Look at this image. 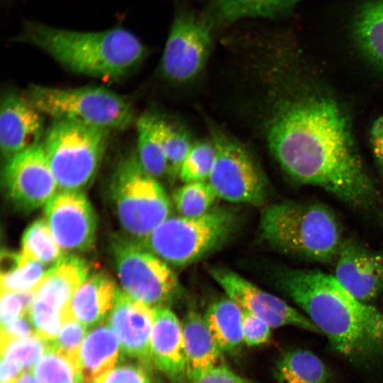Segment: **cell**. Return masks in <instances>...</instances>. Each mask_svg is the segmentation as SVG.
<instances>
[{"label": "cell", "mask_w": 383, "mask_h": 383, "mask_svg": "<svg viewBox=\"0 0 383 383\" xmlns=\"http://www.w3.org/2000/svg\"><path fill=\"white\" fill-rule=\"evenodd\" d=\"M241 111L280 167L355 210L383 216V196L368 173L344 108L312 83L300 62L277 45L239 65Z\"/></svg>", "instance_id": "6da1fadb"}, {"label": "cell", "mask_w": 383, "mask_h": 383, "mask_svg": "<svg viewBox=\"0 0 383 383\" xmlns=\"http://www.w3.org/2000/svg\"><path fill=\"white\" fill-rule=\"evenodd\" d=\"M273 281L335 352L362 367L383 360V312L356 299L334 276L317 269L282 267L274 272Z\"/></svg>", "instance_id": "7a4b0ae2"}, {"label": "cell", "mask_w": 383, "mask_h": 383, "mask_svg": "<svg viewBox=\"0 0 383 383\" xmlns=\"http://www.w3.org/2000/svg\"><path fill=\"white\" fill-rule=\"evenodd\" d=\"M13 40L39 48L69 71L103 80L125 77L148 53L133 33L119 26L80 31L28 21Z\"/></svg>", "instance_id": "3957f363"}, {"label": "cell", "mask_w": 383, "mask_h": 383, "mask_svg": "<svg viewBox=\"0 0 383 383\" xmlns=\"http://www.w3.org/2000/svg\"><path fill=\"white\" fill-rule=\"evenodd\" d=\"M260 226L274 250L309 262H335L344 240L338 218L319 202L270 204L261 213Z\"/></svg>", "instance_id": "277c9868"}, {"label": "cell", "mask_w": 383, "mask_h": 383, "mask_svg": "<svg viewBox=\"0 0 383 383\" xmlns=\"http://www.w3.org/2000/svg\"><path fill=\"white\" fill-rule=\"evenodd\" d=\"M235 213L223 207L196 217H168L138 241L146 250L174 266L189 265L221 246L237 224Z\"/></svg>", "instance_id": "5b68a950"}, {"label": "cell", "mask_w": 383, "mask_h": 383, "mask_svg": "<svg viewBox=\"0 0 383 383\" xmlns=\"http://www.w3.org/2000/svg\"><path fill=\"white\" fill-rule=\"evenodd\" d=\"M110 130L56 119L43 147L60 191L80 192L94 178L106 151Z\"/></svg>", "instance_id": "8992f818"}, {"label": "cell", "mask_w": 383, "mask_h": 383, "mask_svg": "<svg viewBox=\"0 0 383 383\" xmlns=\"http://www.w3.org/2000/svg\"><path fill=\"white\" fill-rule=\"evenodd\" d=\"M110 196L121 227L136 241L147 237L170 216L168 195L158 179L145 171L137 154L131 153L118 162Z\"/></svg>", "instance_id": "52a82bcc"}, {"label": "cell", "mask_w": 383, "mask_h": 383, "mask_svg": "<svg viewBox=\"0 0 383 383\" xmlns=\"http://www.w3.org/2000/svg\"><path fill=\"white\" fill-rule=\"evenodd\" d=\"M23 96L40 113L108 130L124 129L133 120L128 99L103 87L59 88L30 84Z\"/></svg>", "instance_id": "ba28073f"}, {"label": "cell", "mask_w": 383, "mask_h": 383, "mask_svg": "<svg viewBox=\"0 0 383 383\" xmlns=\"http://www.w3.org/2000/svg\"><path fill=\"white\" fill-rule=\"evenodd\" d=\"M116 272L128 296L152 308L167 306L182 292L179 282L168 265L128 236L111 241Z\"/></svg>", "instance_id": "9c48e42d"}, {"label": "cell", "mask_w": 383, "mask_h": 383, "mask_svg": "<svg viewBox=\"0 0 383 383\" xmlns=\"http://www.w3.org/2000/svg\"><path fill=\"white\" fill-rule=\"evenodd\" d=\"M210 131L216 157L208 182L217 196L231 202L262 204L267 184L252 153L220 128L211 126Z\"/></svg>", "instance_id": "30bf717a"}, {"label": "cell", "mask_w": 383, "mask_h": 383, "mask_svg": "<svg viewBox=\"0 0 383 383\" xmlns=\"http://www.w3.org/2000/svg\"><path fill=\"white\" fill-rule=\"evenodd\" d=\"M87 262L74 254L64 255L35 288L29 317L36 335L51 342L55 339L70 311L71 299L89 276Z\"/></svg>", "instance_id": "8fae6325"}, {"label": "cell", "mask_w": 383, "mask_h": 383, "mask_svg": "<svg viewBox=\"0 0 383 383\" xmlns=\"http://www.w3.org/2000/svg\"><path fill=\"white\" fill-rule=\"evenodd\" d=\"M212 25L191 11L175 15L160 61V72L169 82L182 85L204 71L212 48Z\"/></svg>", "instance_id": "7c38bea8"}, {"label": "cell", "mask_w": 383, "mask_h": 383, "mask_svg": "<svg viewBox=\"0 0 383 383\" xmlns=\"http://www.w3.org/2000/svg\"><path fill=\"white\" fill-rule=\"evenodd\" d=\"M2 182L9 200L23 213L45 205L58 189L41 143L5 161Z\"/></svg>", "instance_id": "4fadbf2b"}, {"label": "cell", "mask_w": 383, "mask_h": 383, "mask_svg": "<svg viewBox=\"0 0 383 383\" xmlns=\"http://www.w3.org/2000/svg\"><path fill=\"white\" fill-rule=\"evenodd\" d=\"M209 272L228 297L238 304L242 309L263 320L271 328L292 326L312 333H321L306 316L278 296L260 289L233 270L214 267L210 268Z\"/></svg>", "instance_id": "5bb4252c"}, {"label": "cell", "mask_w": 383, "mask_h": 383, "mask_svg": "<svg viewBox=\"0 0 383 383\" xmlns=\"http://www.w3.org/2000/svg\"><path fill=\"white\" fill-rule=\"evenodd\" d=\"M45 221L60 248L87 251L95 240L96 218L87 197L79 191H59L45 205Z\"/></svg>", "instance_id": "9a60e30c"}, {"label": "cell", "mask_w": 383, "mask_h": 383, "mask_svg": "<svg viewBox=\"0 0 383 383\" xmlns=\"http://www.w3.org/2000/svg\"><path fill=\"white\" fill-rule=\"evenodd\" d=\"M334 277L353 296L367 304L383 295V252L354 238H344Z\"/></svg>", "instance_id": "2e32d148"}, {"label": "cell", "mask_w": 383, "mask_h": 383, "mask_svg": "<svg viewBox=\"0 0 383 383\" xmlns=\"http://www.w3.org/2000/svg\"><path fill=\"white\" fill-rule=\"evenodd\" d=\"M152 321L151 307L118 289L107 323L118 337L123 357L150 365Z\"/></svg>", "instance_id": "e0dca14e"}, {"label": "cell", "mask_w": 383, "mask_h": 383, "mask_svg": "<svg viewBox=\"0 0 383 383\" xmlns=\"http://www.w3.org/2000/svg\"><path fill=\"white\" fill-rule=\"evenodd\" d=\"M43 114L23 96L13 91L1 99L0 148L5 161L40 143Z\"/></svg>", "instance_id": "ac0fdd59"}, {"label": "cell", "mask_w": 383, "mask_h": 383, "mask_svg": "<svg viewBox=\"0 0 383 383\" xmlns=\"http://www.w3.org/2000/svg\"><path fill=\"white\" fill-rule=\"evenodd\" d=\"M151 362L171 383L187 380L182 323L167 306L152 308Z\"/></svg>", "instance_id": "d6986e66"}, {"label": "cell", "mask_w": 383, "mask_h": 383, "mask_svg": "<svg viewBox=\"0 0 383 383\" xmlns=\"http://www.w3.org/2000/svg\"><path fill=\"white\" fill-rule=\"evenodd\" d=\"M187 380L193 382L217 366L221 353L202 317L189 311L182 322Z\"/></svg>", "instance_id": "ffe728a7"}, {"label": "cell", "mask_w": 383, "mask_h": 383, "mask_svg": "<svg viewBox=\"0 0 383 383\" xmlns=\"http://www.w3.org/2000/svg\"><path fill=\"white\" fill-rule=\"evenodd\" d=\"M118 289L106 273L88 276L74 293L70 303L72 316L86 327L102 323L110 313Z\"/></svg>", "instance_id": "44dd1931"}, {"label": "cell", "mask_w": 383, "mask_h": 383, "mask_svg": "<svg viewBox=\"0 0 383 383\" xmlns=\"http://www.w3.org/2000/svg\"><path fill=\"white\" fill-rule=\"evenodd\" d=\"M119 353L118 337L107 322L94 328L80 348L78 367L82 383H94L112 370Z\"/></svg>", "instance_id": "7402d4cb"}, {"label": "cell", "mask_w": 383, "mask_h": 383, "mask_svg": "<svg viewBox=\"0 0 383 383\" xmlns=\"http://www.w3.org/2000/svg\"><path fill=\"white\" fill-rule=\"evenodd\" d=\"M210 333L221 353L238 350L243 341L242 309L229 297L212 302L204 316Z\"/></svg>", "instance_id": "603a6c76"}, {"label": "cell", "mask_w": 383, "mask_h": 383, "mask_svg": "<svg viewBox=\"0 0 383 383\" xmlns=\"http://www.w3.org/2000/svg\"><path fill=\"white\" fill-rule=\"evenodd\" d=\"M296 0H209L211 25L227 26L248 18H274Z\"/></svg>", "instance_id": "cb8c5ba5"}, {"label": "cell", "mask_w": 383, "mask_h": 383, "mask_svg": "<svg viewBox=\"0 0 383 383\" xmlns=\"http://www.w3.org/2000/svg\"><path fill=\"white\" fill-rule=\"evenodd\" d=\"M277 383H328L331 372L313 352L294 349L285 353L274 367Z\"/></svg>", "instance_id": "d4e9b609"}, {"label": "cell", "mask_w": 383, "mask_h": 383, "mask_svg": "<svg viewBox=\"0 0 383 383\" xmlns=\"http://www.w3.org/2000/svg\"><path fill=\"white\" fill-rule=\"evenodd\" d=\"M353 35L362 52L383 69V0H370L359 9Z\"/></svg>", "instance_id": "484cf974"}, {"label": "cell", "mask_w": 383, "mask_h": 383, "mask_svg": "<svg viewBox=\"0 0 383 383\" xmlns=\"http://www.w3.org/2000/svg\"><path fill=\"white\" fill-rule=\"evenodd\" d=\"M159 116L146 113L137 121V157L146 172L157 179L167 175V164L159 130Z\"/></svg>", "instance_id": "4316f807"}, {"label": "cell", "mask_w": 383, "mask_h": 383, "mask_svg": "<svg viewBox=\"0 0 383 383\" xmlns=\"http://www.w3.org/2000/svg\"><path fill=\"white\" fill-rule=\"evenodd\" d=\"M21 255L43 265H55L64 255L45 219H38L26 229Z\"/></svg>", "instance_id": "83f0119b"}, {"label": "cell", "mask_w": 383, "mask_h": 383, "mask_svg": "<svg viewBox=\"0 0 383 383\" xmlns=\"http://www.w3.org/2000/svg\"><path fill=\"white\" fill-rule=\"evenodd\" d=\"M158 124L167 164V175L174 178L179 176L181 166L194 142L182 124L160 116Z\"/></svg>", "instance_id": "f1b7e54d"}, {"label": "cell", "mask_w": 383, "mask_h": 383, "mask_svg": "<svg viewBox=\"0 0 383 383\" xmlns=\"http://www.w3.org/2000/svg\"><path fill=\"white\" fill-rule=\"evenodd\" d=\"M217 195L207 181L184 183L173 195L177 211L182 216L196 217L209 211Z\"/></svg>", "instance_id": "f546056e"}, {"label": "cell", "mask_w": 383, "mask_h": 383, "mask_svg": "<svg viewBox=\"0 0 383 383\" xmlns=\"http://www.w3.org/2000/svg\"><path fill=\"white\" fill-rule=\"evenodd\" d=\"M40 383H82L78 365L48 349L32 369Z\"/></svg>", "instance_id": "4dcf8cb0"}, {"label": "cell", "mask_w": 383, "mask_h": 383, "mask_svg": "<svg viewBox=\"0 0 383 383\" xmlns=\"http://www.w3.org/2000/svg\"><path fill=\"white\" fill-rule=\"evenodd\" d=\"M216 150L212 140L194 142L185 157L179 177L184 183L206 181L212 170Z\"/></svg>", "instance_id": "1f68e13d"}, {"label": "cell", "mask_w": 383, "mask_h": 383, "mask_svg": "<svg viewBox=\"0 0 383 383\" xmlns=\"http://www.w3.org/2000/svg\"><path fill=\"white\" fill-rule=\"evenodd\" d=\"M49 343L35 334L1 346V357L16 362L22 372L31 370L48 350Z\"/></svg>", "instance_id": "d6a6232c"}, {"label": "cell", "mask_w": 383, "mask_h": 383, "mask_svg": "<svg viewBox=\"0 0 383 383\" xmlns=\"http://www.w3.org/2000/svg\"><path fill=\"white\" fill-rule=\"evenodd\" d=\"M43 265L22 255L21 263L16 270L1 274V291L21 292L36 288L47 272Z\"/></svg>", "instance_id": "836d02e7"}, {"label": "cell", "mask_w": 383, "mask_h": 383, "mask_svg": "<svg viewBox=\"0 0 383 383\" xmlns=\"http://www.w3.org/2000/svg\"><path fill=\"white\" fill-rule=\"evenodd\" d=\"M87 328L74 318L70 311L65 316L60 331L48 349L70 358L78 365L80 346L87 333Z\"/></svg>", "instance_id": "e575fe53"}, {"label": "cell", "mask_w": 383, "mask_h": 383, "mask_svg": "<svg viewBox=\"0 0 383 383\" xmlns=\"http://www.w3.org/2000/svg\"><path fill=\"white\" fill-rule=\"evenodd\" d=\"M94 383H151L145 367L140 364L126 363L109 370Z\"/></svg>", "instance_id": "d590c367"}, {"label": "cell", "mask_w": 383, "mask_h": 383, "mask_svg": "<svg viewBox=\"0 0 383 383\" xmlns=\"http://www.w3.org/2000/svg\"><path fill=\"white\" fill-rule=\"evenodd\" d=\"M243 341L248 346H257L267 343L271 335V327L250 312L242 309Z\"/></svg>", "instance_id": "8d00e7d4"}, {"label": "cell", "mask_w": 383, "mask_h": 383, "mask_svg": "<svg viewBox=\"0 0 383 383\" xmlns=\"http://www.w3.org/2000/svg\"><path fill=\"white\" fill-rule=\"evenodd\" d=\"M29 316L19 292L1 291V326H6L20 317Z\"/></svg>", "instance_id": "74e56055"}, {"label": "cell", "mask_w": 383, "mask_h": 383, "mask_svg": "<svg viewBox=\"0 0 383 383\" xmlns=\"http://www.w3.org/2000/svg\"><path fill=\"white\" fill-rule=\"evenodd\" d=\"M28 316L20 317L6 326H1V346L11 341L26 338L36 334Z\"/></svg>", "instance_id": "f35d334b"}, {"label": "cell", "mask_w": 383, "mask_h": 383, "mask_svg": "<svg viewBox=\"0 0 383 383\" xmlns=\"http://www.w3.org/2000/svg\"><path fill=\"white\" fill-rule=\"evenodd\" d=\"M192 383H255L223 365H217Z\"/></svg>", "instance_id": "ab89813d"}, {"label": "cell", "mask_w": 383, "mask_h": 383, "mask_svg": "<svg viewBox=\"0 0 383 383\" xmlns=\"http://www.w3.org/2000/svg\"><path fill=\"white\" fill-rule=\"evenodd\" d=\"M370 143L374 157L383 170V116L377 119L371 128Z\"/></svg>", "instance_id": "60d3db41"}, {"label": "cell", "mask_w": 383, "mask_h": 383, "mask_svg": "<svg viewBox=\"0 0 383 383\" xmlns=\"http://www.w3.org/2000/svg\"><path fill=\"white\" fill-rule=\"evenodd\" d=\"M22 261V255L4 250L1 255V274H9L16 270Z\"/></svg>", "instance_id": "b9f144b4"}, {"label": "cell", "mask_w": 383, "mask_h": 383, "mask_svg": "<svg viewBox=\"0 0 383 383\" xmlns=\"http://www.w3.org/2000/svg\"><path fill=\"white\" fill-rule=\"evenodd\" d=\"M20 372L22 371L16 362L6 358L1 357V383H11Z\"/></svg>", "instance_id": "7bdbcfd3"}, {"label": "cell", "mask_w": 383, "mask_h": 383, "mask_svg": "<svg viewBox=\"0 0 383 383\" xmlns=\"http://www.w3.org/2000/svg\"><path fill=\"white\" fill-rule=\"evenodd\" d=\"M11 383H40L31 371H25L17 376Z\"/></svg>", "instance_id": "ee69618b"}]
</instances>
